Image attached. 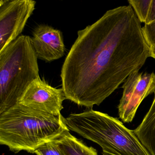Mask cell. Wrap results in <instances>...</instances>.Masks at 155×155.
Segmentation results:
<instances>
[{
    "instance_id": "1",
    "label": "cell",
    "mask_w": 155,
    "mask_h": 155,
    "mask_svg": "<svg viewBox=\"0 0 155 155\" xmlns=\"http://www.w3.org/2000/svg\"><path fill=\"white\" fill-rule=\"evenodd\" d=\"M150 57V47L132 7L107 12L78 31L61 68L66 99L89 109L100 105Z\"/></svg>"
},
{
    "instance_id": "2",
    "label": "cell",
    "mask_w": 155,
    "mask_h": 155,
    "mask_svg": "<svg viewBox=\"0 0 155 155\" xmlns=\"http://www.w3.org/2000/svg\"><path fill=\"white\" fill-rule=\"evenodd\" d=\"M67 129L62 115L53 116L18 103L0 114V144L15 153H34Z\"/></svg>"
},
{
    "instance_id": "3",
    "label": "cell",
    "mask_w": 155,
    "mask_h": 155,
    "mask_svg": "<svg viewBox=\"0 0 155 155\" xmlns=\"http://www.w3.org/2000/svg\"><path fill=\"white\" fill-rule=\"evenodd\" d=\"M69 130L99 145L104 152L114 155H150L133 130L117 118L92 108L63 117Z\"/></svg>"
},
{
    "instance_id": "4",
    "label": "cell",
    "mask_w": 155,
    "mask_h": 155,
    "mask_svg": "<svg viewBox=\"0 0 155 155\" xmlns=\"http://www.w3.org/2000/svg\"><path fill=\"white\" fill-rule=\"evenodd\" d=\"M31 38L20 35L0 51V114L18 103L26 89L39 78Z\"/></svg>"
},
{
    "instance_id": "5",
    "label": "cell",
    "mask_w": 155,
    "mask_h": 155,
    "mask_svg": "<svg viewBox=\"0 0 155 155\" xmlns=\"http://www.w3.org/2000/svg\"><path fill=\"white\" fill-rule=\"evenodd\" d=\"M36 5L32 0L0 1V51L19 37Z\"/></svg>"
},
{
    "instance_id": "6",
    "label": "cell",
    "mask_w": 155,
    "mask_h": 155,
    "mask_svg": "<svg viewBox=\"0 0 155 155\" xmlns=\"http://www.w3.org/2000/svg\"><path fill=\"white\" fill-rule=\"evenodd\" d=\"M123 94L118 106L120 118L124 123L133 120L142 101L155 94V74L139 71L132 73L122 85Z\"/></svg>"
},
{
    "instance_id": "7",
    "label": "cell",
    "mask_w": 155,
    "mask_h": 155,
    "mask_svg": "<svg viewBox=\"0 0 155 155\" xmlns=\"http://www.w3.org/2000/svg\"><path fill=\"white\" fill-rule=\"evenodd\" d=\"M66 99L62 88L51 87L40 77L30 84L18 103L35 110L55 116L61 115L63 102Z\"/></svg>"
},
{
    "instance_id": "8",
    "label": "cell",
    "mask_w": 155,
    "mask_h": 155,
    "mask_svg": "<svg viewBox=\"0 0 155 155\" xmlns=\"http://www.w3.org/2000/svg\"><path fill=\"white\" fill-rule=\"evenodd\" d=\"M31 41L38 59L51 62L65 55L66 48L62 32L51 26L41 24L36 27Z\"/></svg>"
},
{
    "instance_id": "9",
    "label": "cell",
    "mask_w": 155,
    "mask_h": 155,
    "mask_svg": "<svg viewBox=\"0 0 155 155\" xmlns=\"http://www.w3.org/2000/svg\"><path fill=\"white\" fill-rule=\"evenodd\" d=\"M133 131L149 154L155 155V96L141 123Z\"/></svg>"
},
{
    "instance_id": "10",
    "label": "cell",
    "mask_w": 155,
    "mask_h": 155,
    "mask_svg": "<svg viewBox=\"0 0 155 155\" xmlns=\"http://www.w3.org/2000/svg\"><path fill=\"white\" fill-rule=\"evenodd\" d=\"M64 155H98L91 147H88L81 140L71 134L68 128L56 139Z\"/></svg>"
},
{
    "instance_id": "11",
    "label": "cell",
    "mask_w": 155,
    "mask_h": 155,
    "mask_svg": "<svg viewBox=\"0 0 155 155\" xmlns=\"http://www.w3.org/2000/svg\"><path fill=\"white\" fill-rule=\"evenodd\" d=\"M128 2L140 22L146 23L151 0H129Z\"/></svg>"
},
{
    "instance_id": "12",
    "label": "cell",
    "mask_w": 155,
    "mask_h": 155,
    "mask_svg": "<svg viewBox=\"0 0 155 155\" xmlns=\"http://www.w3.org/2000/svg\"><path fill=\"white\" fill-rule=\"evenodd\" d=\"M34 153L37 155H64L56 140L42 145Z\"/></svg>"
},
{
    "instance_id": "13",
    "label": "cell",
    "mask_w": 155,
    "mask_h": 155,
    "mask_svg": "<svg viewBox=\"0 0 155 155\" xmlns=\"http://www.w3.org/2000/svg\"><path fill=\"white\" fill-rule=\"evenodd\" d=\"M143 34L150 47L155 45V21L149 24H145L142 28Z\"/></svg>"
},
{
    "instance_id": "14",
    "label": "cell",
    "mask_w": 155,
    "mask_h": 155,
    "mask_svg": "<svg viewBox=\"0 0 155 155\" xmlns=\"http://www.w3.org/2000/svg\"><path fill=\"white\" fill-rule=\"evenodd\" d=\"M155 21V0H151L148 14L145 24H149Z\"/></svg>"
},
{
    "instance_id": "15",
    "label": "cell",
    "mask_w": 155,
    "mask_h": 155,
    "mask_svg": "<svg viewBox=\"0 0 155 155\" xmlns=\"http://www.w3.org/2000/svg\"><path fill=\"white\" fill-rule=\"evenodd\" d=\"M150 57L155 59V45L150 47Z\"/></svg>"
},
{
    "instance_id": "16",
    "label": "cell",
    "mask_w": 155,
    "mask_h": 155,
    "mask_svg": "<svg viewBox=\"0 0 155 155\" xmlns=\"http://www.w3.org/2000/svg\"><path fill=\"white\" fill-rule=\"evenodd\" d=\"M102 155H112V154H110V153H107V152H104V151H103V152H102Z\"/></svg>"
}]
</instances>
